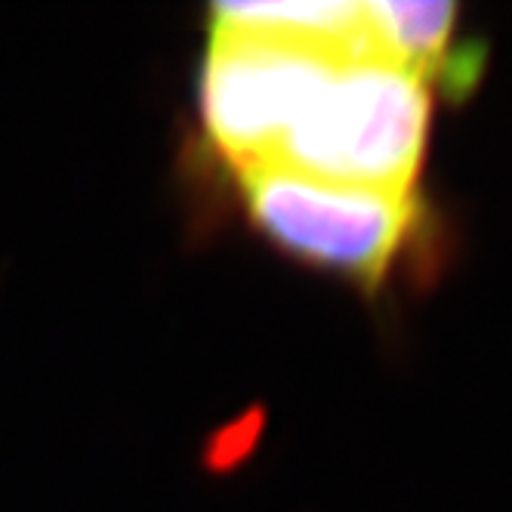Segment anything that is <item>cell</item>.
Segmentation results:
<instances>
[{
    "label": "cell",
    "instance_id": "3",
    "mask_svg": "<svg viewBox=\"0 0 512 512\" xmlns=\"http://www.w3.org/2000/svg\"><path fill=\"white\" fill-rule=\"evenodd\" d=\"M343 56L260 34L216 31L201 62V127L210 149L241 173L269 167L312 93Z\"/></svg>",
    "mask_w": 512,
    "mask_h": 512
},
{
    "label": "cell",
    "instance_id": "6",
    "mask_svg": "<svg viewBox=\"0 0 512 512\" xmlns=\"http://www.w3.org/2000/svg\"><path fill=\"white\" fill-rule=\"evenodd\" d=\"M263 429V414L260 411H250L238 420H232L229 426H223L213 442L207 445V463L213 469H229L238 460H244L250 454V448L256 445V435Z\"/></svg>",
    "mask_w": 512,
    "mask_h": 512
},
{
    "label": "cell",
    "instance_id": "2",
    "mask_svg": "<svg viewBox=\"0 0 512 512\" xmlns=\"http://www.w3.org/2000/svg\"><path fill=\"white\" fill-rule=\"evenodd\" d=\"M238 186L250 219L272 244L364 290L392 275L401 253L429 223L420 192L349 189L275 164L241 170Z\"/></svg>",
    "mask_w": 512,
    "mask_h": 512
},
{
    "label": "cell",
    "instance_id": "5",
    "mask_svg": "<svg viewBox=\"0 0 512 512\" xmlns=\"http://www.w3.org/2000/svg\"><path fill=\"white\" fill-rule=\"evenodd\" d=\"M377 56L405 65L423 81L442 78L451 59L457 4H429V0H377L364 4Z\"/></svg>",
    "mask_w": 512,
    "mask_h": 512
},
{
    "label": "cell",
    "instance_id": "1",
    "mask_svg": "<svg viewBox=\"0 0 512 512\" xmlns=\"http://www.w3.org/2000/svg\"><path fill=\"white\" fill-rule=\"evenodd\" d=\"M429 112L417 71L383 56L343 59L290 124L272 164L334 186L414 195Z\"/></svg>",
    "mask_w": 512,
    "mask_h": 512
},
{
    "label": "cell",
    "instance_id": "4",
    "mask_svg": "<svg viewBox=\"0 0 512 512\" xmlns=\"http://www.w3.org/2000/svg\"><path fill=\"white\" fill-rule=\"evenodd\" d=\"M210 28L306 44L343 59L377 56L364 4L352 0H284V4H216Z\"/></svg>",
    "mask_w": 512,
    "mask_h": 512
}]
</instances>
